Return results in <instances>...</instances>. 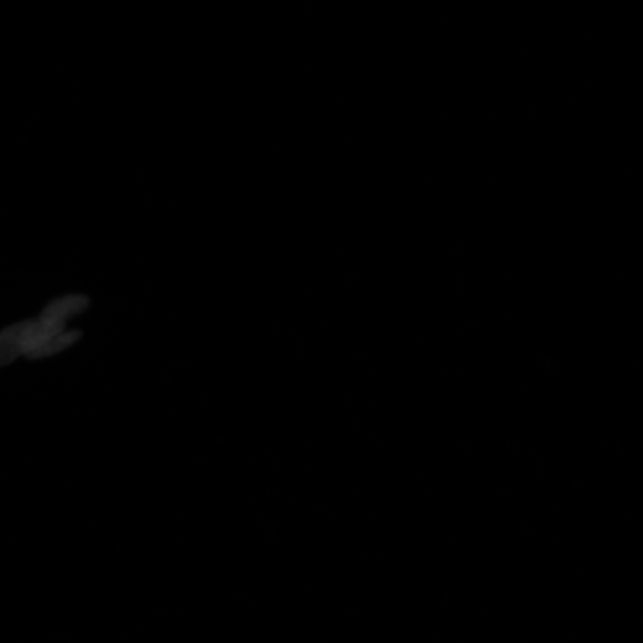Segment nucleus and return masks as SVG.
<instances>
[{
	"label": "nucleus",
	"instance_id": "nucleus-2",
	"mask_svg": "<svg viewBox=\"0 0 643 643\" xmlns=\"http://www.w3.org/2000/svg\"><path fill=\"white\" fill-rule=\"evenodd\" d=\"M89 307V298L85 295L73 294L60 298L46 307L43 311L49 315L68 320L71 317L77 315Z\"/></svg>",
	"mask_w": 643,
	"mask_h": 643
},
{
	"label": "nucleus",
	"instance_id": "nucleus-1",
	"mask_svg": "<svg viewBox=\"0 0 643 643\" xmlns=\"http://www.w3.org/2000/svg\"><path fill=\"white\" fill-rule=\"evenodd\" d=\"M65 326V320L42 312L37 320H27L6 328L0 332V367L41 349L46 342L64 333Z\"/></svg>",
	"mask_w": 643,
	"mask_h": 643
},
{
	"label": "nucleus",
	"instance_id": "nucleus-3",
	"mask_svg": "<svg viewBox=\"0 0 643 643\" xmlns=\"http://www.w3.org/2000/svg\"><path fill=\"white\" fill-rule=\"evenodd\" d=\"M82 336L83 334L80 331L61 333L58 336L53 338L51 341L46 342L44 346H42L41 349L37 350L33 353H30L27 357L41 359L54 355L72 346V344L75 343L76 341H80Z\"/></svg>",
	"mask_w": 643,
	"mask_h": 643
}]
</instances>
